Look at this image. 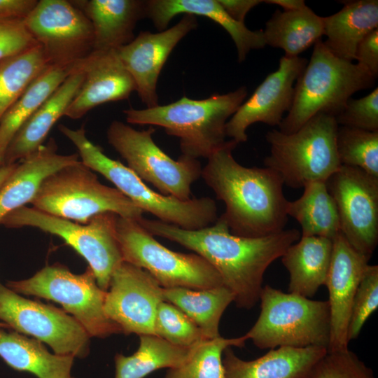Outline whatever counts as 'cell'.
<instances>
[{"label":"cell","instance_id":"obj_1","mask_svg":"<svg viewBox=\"0 0 378 378\" xmlns=\"http://www.w3.org/2000/svg\"><path fill=\"white\" fill-rule=\"evenodd\" d=\"M139 221L152 235L176 242L204 258L232 292L237 307L246 309L259 301L267 267L300 238L296 229L256 238L237 236L220 217L213 225L195 230L158 219L142 218Z\"/></svg>","mask_w":378,"mask_h":378},{"label":"cell","instance_id":"obj_2","mask_svg":"<svg viewBox=\"0 0 378 378\" xmlns=\"http://www.w3.org/2000/svg\"><path fill=\"white\" fill-rule=\"evenodd\" d=\"M232 139L207 158L201 176L225 205L220 216L234 235L256 238L284 230L288 200L280 175L268 167H246L233 158Z\"/></svg>","mask_w":378,"mask_h":378},{"label":"cell","instance_id":"obj_3","mask_svg":"<svg viewBox=\"0 0 378 378\" xmlns=\"http://www.w3.org/2000/svg\"><path fill=\"white\" fill-rule=\"evenodd\" d=\"M246 86L225 94H214L204 99L186 96L176 102L152 108L125 109L127 122L158 126L180 141L182 155L208 158L227 141L225 126L244 102Z\"/></svg>","mask_w":378,"mask_h":378},{"label":"cell","instance_id":"obj_4","mask_svg":"<svg viewBox=\"0 0 378 378\" xmlns=\"http://www.w3.org/2000/svg\"><path fill=\"white\" fill-rule=\"evenodd\" d=\"M58 130L77 148L82 162L113 183L115 188L143 212H148L164 223L189 230L204 228L217 220V206L213 199L203 197L181 201L158 193L128 167L108 158L100 147L91 142L86 136L84 125L74 130L59 125Z\"/></svg>","mask_w":378,"mask_h":378},{"label":"cell","instance_id":"obj_5","mask_svg":"<svg viewBox=\"0 0 378 378\" xmlns=\"http://www.w3.org/2000/svg\"><path fill=\"white\" fill-rule=\"evenodd\" d=\"M375 80L365 66L339 58L318 40L295 83L291 108L279 130L295 132L318 113L335 117L354 94L370 88Z\"/></svg>","mask_w":378,"mask_h":378},{"label":"cell","instance_id":"obj_6","mask_svg":"<svg viewBox=\"0 0 378 378\" xmlns=\"http://www.w3.org/2000/svg\"><path fill=\"white\" fill-rule=\"evenodd\" d=\"M338 126L335 116L318 113L295 132L268 131L265 138L270 152L265 166L276 172L284 185L292 188L312 181L326 182L341 167L336 147Z\"/></svg>","mask_w":378,"mask_h":378},{"label":"cell","instance_id":"obj_7","mask_svg":"<svg viewBox=\"0 0 378 378\" xmlns=\"http://www.w3.org/2000/svg\"><path fill=\"white\" fill-rule=\"evenodd\" d=\"M260 313L245 334L261 349L289 346H328L330 316L328 300H313L285 293L269 285L260 295Z\"/></svg>","mask_w":378,"mask_h":378},{"label":"cell","instance_id":"obj_8","mask_svg":"<svg viewBox=\"0 0 378 378\" xmlns=\"http://www.w3.org/2000/svg\"><path fill=\"white\" fill-rule=\"evenodd\" d=\"M30 204L39 211L80 224L106 212L136 220L144 214L117 188L102 184L80 160L48 176Z\"/></svg>","mask_w":378,"mask_h":378},{"label":"cell","instance_id":"obj_9","mask_svg":"<svg viewBox=\"0 0 378 378\" xmlns=\"http://www.w3.org/2000/svg\"><path fill=\"white\" fill-rule=\"evenodd\" d=\"M117 216L103 213L80 224L23 206L4 217L1 224L8 228L33 227L59 237L86 260L98 286L106 291L113 272L124 261L116 237Z\"/></svg>","mask_w":378,"mask_h":378},{"label":"cell","instance_id":"obj_10","mask_svg":"<svg viewBox=\"0 0 378 378\" xmlns=\"http://www.w3.org/2000/svg\"><path fill=\"white\" fill-rule=\"evenodd\" d=\"M115 232L123 260L147 271L162 288L200 290L223 285L204 258L167 248L139 220L117 216Z\"/></svg>","mask_w":378,"mask_h":378},{"label":"cell","instance_id":"obj_11","mask_svg":"<svg viewBox=\"0 0 378 378\" xmlns=\"http://www.w3.org/2000/svg\"><path fill=\"white\" fill-rule=\"evenodd\" d=\"M6 286L18 294L59 303L90 337H106L122 332L105 314L106 291L99 288L90 267L83 274H75L60 264L46 266L31 278L8 281Z\"/></svg>","mask_w":378,"mask_h":378},{"label":"cell","instance_id":"obj_12","mask_svg":"<svg viewBox=\"0 0 378 378\" xmlns=\"http://www.w3.org/2000/svg\"><path fill=\"white\" fill-rule=\"evenodd\" d=\"M155 131L151 126L140 131L113 120L106 136L108 144L142 181L152 184L163 195L181 201L190 200L191 186L202 174L200 162L182 155L178 160L170 158L153 141Z\"/></svg>","mask_w":378,"mask_h":378},{"label":"cell","instance_id":"obj_13","mask_svg":"<svg viewBox=\"0 0 378 378\" xmlns=\"http://www.w3.org/2000/svg\"><path fill=\"white\" fill-rule=\"evenodd\" d=\"M24 23L49 65L74 66L93 51L91 22L66 0H40Z\"/></svg>","mask_w":378,"mask_h":378},{"label":"cell","instance_id":"obj_14","mask_svg":"<svg viewBox=\"0 0 378 378\" xmlns=\"http://www.w3.org/2000/svg\"><path fill=\"white\" fill-rule=\"evenodd\" d=\"M0 320L11 330L48 344L55 354L83 358L89 354L90 337L72 316L24 298L1 282Z\"/></svg>","mask_w":378,"mask_h":378},{"label":"cell","instance_id":"obj_15","mask_svg":"<svg viewBox=\"0 0 378 378\" xmlns=\"http://www.w3.org/2000/svg\"><path fill=\"white\" fill-rule=\"evenodd\" d=\"M326 184L337 209L341 233L370 260L378 242V178L341 165Z\"/></svg>","mask_w":378,"mask_h":378},{"label":"cell","instance_id":"obj_16","mask_svg":"<svg viewBox=\"0 0 378 378\" xmlns=\"http://www.w3.org/2000/svg\"><path fill=\"white\" fill-rule=\"evenodd\" d=\"M162 288L145 270L123 261L113 272L106 292L104 312L125 335H154V321Z\"/></svg>","mask_w":378,"mask_h":378},{"label":"cell","instance_id":"obj_17","mask_svg":"<svg viewBox=\"0 0 378 378\" xmlns=\"http://www.w3.org/2000/svg\"><path fill=\"white\" fill-rule=\"evenodd\" d=\"M307 62L300 56H282L278 69L266 76L228 120L227 136L238 144L247 141L246 130L253 123L279 126L291 108L295 83Z\"/></svg>","mask_w":378,"mask_h":378},{"label":"cell","instance_id":"obj_18","mask_svg":"<svg viewBox=\"0 0 378 378\" xmlns=\"http://www.w3.org/2000/svg\"><path fill=\"white\" fill-rule=\"evenodd\" d=\"M197 26L196 16L186 14L173 27L157 33L142 31L115 50L147 108L159 105L157 83L162 67L175 46Z\"/></svg>","mask_w":378,"mask_h":378},{"label":"cell","instance_id":"obj_19","mask_svg":"<svg viewBox=\"0 0 378 378\" xmlns=\"http://www.w3.org/2000/svg\"><path fill=\"white\" fill-rule=\"evenodd\" d=\"M332 251L325 285L330 316L328 352L347 349L348 327L354 295L370 260L355 250L340 232L332 239Z\"/></svg>","mask_w":378,"mask_h":378},{"label":"cell","instance_id":"obj_20","mask_svg":"<svg viewBox=\"0 0 378 378\" xmlns=\"http://www.w3.org/2000/svg\"><path fill=\"white\" fill-rule=\"evenodd\" d=\"M83 80L64 116L79 119L97 106L129 98L135 83L115 50L92 51L76 64Z\"/></svg>","mask_w":378,"mask_h":378},{"label":"cell","instance_id":"obj_21","mask_svg":"<svg viewBox=\"0 0 378 378\" xmlns=\"http://www.w3.org/2000/svg\"><path fill=\"white\" fill-rule=\"evenodd\" d=\"M327 352L321 346H281L255 360H244L230 346L222 356L224 378H311Z\"/></svg>","mask_w":378,"mask_h":378},{"label":"cell","instance_id":"obj_22","mask_svg":"<svg viewBox=\"0 0 378 378\" xmlns=\"http://www.w3.org/2000/svg\"><path fill=\"white\" fill-rule=\"evenodd\" d=\"M179 14L206 17L220 25L234 43L239 62L244 61L251 50L266 46L262 30L252 31L244 23L232 18L218 0L146 1V18L160 31L165 30L172 18Z\"/></svg>","mask_w":378,"mask_h":378},{"label":"cell","instance_id":"obj_23","mask_svg":"<svg viewBox=\"0 0 378 378\" xmlns=\"http://www.w3.org/2000/svg\"><path fill=\"white\" fill-rule=\"evenodd\" d=\"M78 161V153H57L55 140L50 138L46 144L18 162L13 174L0 188V224L8 214L31 202L48 176Z\"/></svg>","mask_w":378,"mask_h":378},{"label":"cell","instance_id":"obj_24","mask_svg":"<svg viewBox=\"0 0 378 378\" xmlns=\"http://www.w3.org/2000/svg\"><path fill=\"white\" fill-rule=\"evenodd\" d=\"M83 78V71L76 64L72 73L14 136L5 154L4 166L24 160L43 145L51 128L64 115Z\"/></svg>","mask_w":378,"mask_h":378},{"label":"cell","instance_id":"obj_25","mask_svg":"<svg viewBox=\"0 0 378 378\" xmlns=\"http://www.w3.org/2000/svg\"><path fill=\"white\" fill-rule=\"evenodd\" d=\"M74 3L92 23L93 51L115 50L134 38L137 22L146 18V1L89 0Z\"/></svg>","mask_w":378,"mask_h":378},{"label":"cell","instance_id":"obj_26","mask_svg":"<svg viewBox=\"0 0 378 378\" xmlns=\"http://www.w3.org/2000/svg\"><path fill=\"white\" fill-rule=\"evenodd\" d=\"M332 251V239L321 237H301L290 245L281 257L289 273L288 292L313 297L325 285Z\"/></svg>","mask_w":378,"mask_h":378},{"label":"cell","instance_id":"obj_27","mask_svg":"<svg viewBox=\"0 0 378 378\" xmlns=\"http://www.w3.org/2000/svg\"><path fill=\"white\" fill-rule=\"evenodd\" d=\"M342 2L344 6L340 10L323 17L324 35L327 37L323 43L339 58L353 62L360 42L378 29V1Z\"/></svg>","mask_w":378,"mask_h":378},{"label":"cell","instance_id":"obj_28","mask_svg":"<svg viewBox=\"0 0 378 378\" xmlns=\"http://www.w3.org/2000/svg\"><path fill=\"white\" fill-rule=\"evenodd\" d=\"M0 357L15 370L38 378H69L74 357L50 353L42 342L0 328Z\"/></svg>","mask_w":378,"mask_h":378},{"label":"cell","instance_id":"obj_29","mask_svg":"<svg viewBox=\"0 0 378 378\" xmlns=\"http://www.w3.org/2000/svg\"><path fill=\"white\" fill-rule=\"evenodd\" d=\"M74 66L49 65L0 118V168L8 145L21 127L72 73Z\"/></svg>","mask_w":378,"mask_h":378},{"label":"cell","instance_id":"obj_30","mask_svg":"<svg viewBox=\"0 0 378 378\" xmlns=\"http://www.w3.org/2000/svg\"><path fill=\"white\" fill-rule=\"evenodd\" d=\"M262 31L266 45L282 49L286 56L298 57L324 35L323 17L308 6L293 11L276 10Z\"/></svg>","mask_w":378,"mask_h":378},{"label":"cell","instance_id":"obj_31","mask_svg":"<svg viewBox=\"0 0 378 378\" xmlns=\"http://www.w3.org/2000/svg\"><path fill=\"white\" fill-rule=\"evenodd\" d=\"M162 299L185 313L200 329L206 340L220 337L219 323L234 302L232 292L224 285L207 289L162 288Z\"/></svg>","mask_w":378,"mask_h":378},{"label":"cell","instance_id":"obj_32","mask_svg":"<svg viewBox=\"0 0 378 378\" xmlns=\"http://www.w3.org/2000/svg\"><path fill=\"white\" fill-rule=\"evenodd\" d=\"M302 195L288 201L286 213L300 225L302 237H321L332 239L341 232L335 203L326 182L312 181L303 186Z\"/></svg>","mask_w":378,"mask_h":378},{"label":"cell","instance_id":"obj_33","mask_svg":"<svg viewBox=\"0 0 378 378\" xmlns=\"http://www.w3.org/2000/svg\"><path fill=\"white\" fill-rule=\"evenodd\" d=\"M139 341L132 355H115V378H144L162 368L179 367L188 360L195 346H176L155 335H139Z\"/></svg>","mask_w":378,"mask_h":378},{"label":"cell","instance_id":"obj_34","mask_svg":"<svg viewBox=\"0 0 378 378\" xmlns=\"http://www.w3.org/2000/svg\"><path fill=\"white\" fill-rule=\"evenodd\" d=\"M48 66L39 45L0 60V118Z\"/></svg>","mask_w":378,"mask_h":378},{"label":"cell","instance_id":"obj_35","mask_svg":"<svg viewBox=\"0 0 378 378\" xmlns=\"http://www.w3.org/2000/svg\"><path fill=\"white\" fill-rule=\"evenodd\" d=\"M244 335L234 338L219 337L195 345L190 358L182 365L170 368L163 378H224L222 356L227 347H244Z\"/></svg>","mask_w":378,"mask_h":378},{"label":"cell","instance_id":"obj_36","mask_svg":"<svg viewBox=\"0 0 378 378\" xmlns=\"http://www.w3.org/2000/svg\"><path fill=\"white\" fill-rule=\"evenodd\" d=\"M336 147L341 165L359 168L378 178V132L339 125Z\"/></svg>","mask_w":378,"mask_h":378},{"label":"cell","instance_id":"obj_37","mask_svg":"<svg viewBox=\"0 0 378 378\" xmlns=\"http://www.w3.org/2000/svg\"><path fill=\"white\" fill-rule=\"evenodd\" d=\"M154 335L182 347H191L206 340L197 325L179 308L162 301L154 321Z\"/></svg>","mask_w":378,"mask_h":378},{"label":"cell","instance_id":"obj_38","mask_svg":"<svg viewBox=\"0 0 378 378\" xmlns=\"http://www.w3.org/2000/svg\"><path fill=\"white\" fill-rule=\"evenodd\" d=\"M378 307V266L368 265L356 290L351 310L348 340L356 339L370 316Z\"/></svg>","mask_w":378,"mask_h":378},{"label":"cell","instance_id":"obj_39","mask_svg":"<svg viewBox=\"0 0 378 378\" xmlns=\"http://www.w3.org/2000/svg\"><path fill=\"white\" fill-rule=\"evenodd\" d=\"M311 378H375L373 371L353 351L327 352Z\"/></svg>","mask_w":378,"mask_h":378},{"label":"cell","instance_id":"obj_40","mask_svg":"<svg viewBox=\"0 0 378 378\" xmlns=\"http://www.w3.org/2000/svg\"><path fill=\"white\" fill-rule=\"evenodd\" d=\"M335 119L339 125L378 132V88L361 98H349Z\"/></svg>","mask_w":378,"mask_h":378},{"label":"cell","instance_id":"obj_41","mask_svg":"<svg viewBox=\"0 0 378 378\" xmlns=\"http://www.w3.org/2000/svg\"><path fill=\"white\" fill-rule=\"evenodd\" d=\"M36 45L23 19L0 17V60Z\"/></svg>","mask_w":378,"mask_h":378},{"label":"cell","instance_id":"obj_42","mask_svg":"<svg viewBox=\"0 0 378 378\" xmlns=\"http://www.w3.org/2000/svg\"><path fill=\"white\" fill-rule=\"evenodd\" d=\"M355 60L376 78L378 76V29L373 30L358 45Z\"/></svg>","mask_w":378,"mask_h":378},{"label":"cell","instance_id":"obj_43","mask_svg":"<svg viewBox=\"0 0 378 378\" xmlns=\"http://www.w3.org/2000/svg\"><path fill=\"white\" fill-rule=\"evenodd\" d=\"M37 3L36 0H0V17L24 19Z\"/></svg>","mask_w":378,"mask_h":378},{"label":"cell","instance_id":"obj_44","mask_svg":"<svg viewBox=\"0 0 378 378\" xmlns=\"http://www.w3.org/2000/svg\"><path fill=\"white\" fill-rule=\"evenodd\" d=\"M225 12L236 21L244 23L246 14L255 6L263 2L261 0H218Z\"/></svg>","mask_w":378,"mask_h":378},{"label":"cell","instance_id":"obj_45","mask_svg":"<svg viewBox=\"0 0 378 378\" xmlns=\"http://www.w3.org/2000/svg\"><path fill=\"white\" fill-rule=\"evenodd\" d=\"M263 2L281 6L284 11L298 10L307 6L304 0H266Z\"/></svg>","mask_w":378,"mask_h":378},{"label":"cell","instance_id":"obj_46","mask_svg":"<svg viewBox=\"0 0 378 378\" xmlns=\"http://www.w3.org/2000/svg\"><path fill=\"white\" fill-rule=\"evenodd\" d=\"M17 164L18 162L11 165L4 166L0 168V188L8 179V178L13 174Z\"/></svg>","mask_w":378,"mask_h":378},{"label":"cell","instance_id":"obj_47","mask_svg":"<svg viewBox=\"0 0 378 378\" xmlns=\"http://www.w3.org/2000/svg\"><path fill=\"white\" fill-rule=\"evenodd\" d=\"M0 328H5V329L11 330L8 325H7L6 323H5L4 322H1V321H0Z\"/></svg>","mask_w":378,"mask_h":378},{"label":"cell","instance_id":"obj_48","mask_svg":"<svg viewBox=\"0 0 378 378\" xmlns=\"http://www.w3.org/2000/svg\"><path fill=\"white\" fill-rule=\"evenodd\" d=\"M69 378H74V377H69Z\"/></svg>","mask_w":378,"mask_h":378}]
</instances>
